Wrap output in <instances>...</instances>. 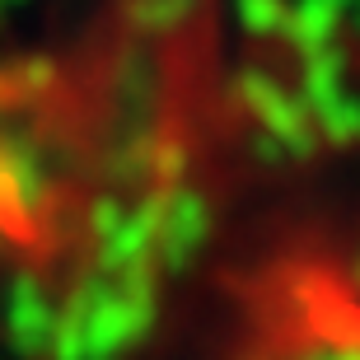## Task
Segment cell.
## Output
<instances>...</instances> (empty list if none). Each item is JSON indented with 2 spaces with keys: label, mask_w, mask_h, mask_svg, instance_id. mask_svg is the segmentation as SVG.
I'll return each mask as SVG.
<instances>
[{
  "label": "cell",
  "mask_w": 360,
  "mask_h": 360,
  "mask_svg": "<svg viewBox=\"0 0 360 360\" xmlns=\"http://www.w3.org/2000/svg\"><path fill=\"white\" fill-rule=\"evenodd\" d=\"M160 225H164V192L141 197H98L89 206V239L98 271L131 276V271H160Z\"/></svg>",
  "instance_id": "6da1fadb"
},
{
  "label": "cell",
  "mask_w": 360,
  "mask_h": 360,
  "mask_svg": "<svg viewBox=\"0 0 360 360\" xmlns=\"http://www.w3.org/2000/svg\"><path fill=\"white\" fill-rule=\"evenodd\" d=\"M56 323H61V304L47 300V285L38 276H10V285L0 290V328L10 337L14 356H47L52 351V337H56Z\"/></svg>",
  "instance_id": "7a4b0ae2"
},
{
  "label": "cell",
  "mask_w": 360,
  "mask_h": 360,
  "mask_svg": "<svg viewBox=\"0 0 360 360\" xmlns=\"http://www.w3.org/2000/svg\"><path fill=\"white\" fill-rule=\"evenodd\" d=\"M211 239V206L197 187L174 183L164 192V225H160V267L164 271H187L197 253Z\"/></svg>",
  "instance_id": "3957f363"
},
{
  "label": "cell",
  "mask_w": 360,
  "mask_h": 360,
  "mask_svg": "<svg viewBox=\"0 0 360 360\" xmlns=\"http://www.w3.org/2000/svg\"><path fill=\"white\" fill-rule=\"evenodd\" d=\"M192 10H197V0H131L127 19L146 38H169V33H178L192 19Z\"/></svg>",
  "instance_id": "277c9868"
},
{
  "label": "cell",
  "mask_w": 360,
  "mask_h": 360,
  "mask_svg": "<svg viewBox=\"0 0 360 360\" xmlns=\"http://www.w3.org/2000/svg\"><path fill=\"white\" fill-rule=\"evenodd\" d=\"M239 5V19L248 33H271L281 24V5L276 0H234Z\"/></svg>",
  "instance_id": "5b68a950"
},
{
  "label": "cell",
  "mask_w": 360,
  "mask_h": 360,
  "mask_svg": "<svg viewBox=\"0 0 360 360\" xmlns=\"http://www.w3.org/2000/svg\"><path fill=\"white\" fill-rule=\"evenodd\" d=\"M0 5H5V10H14V5H28V0H0Z\"/></svg>",
  "instance_id": "8992f818"
},
{
  "label": "cell",
  "mask_w": 360,
  "mask_h": 360,
  "mask_svg": "<svg viewBox=\"0 0 360 360\" xmlns=\"http://www.w3.org/2000/svg\"><path fill=\"white\" fill-rule=\"evenodd\" d=\"M5 94H10V89H5V70H0V98H5Z\"/></svg>",
  "instance_id": "52a82bcc"
},
{
  "label": "cell",
  "mask_w": 360,
  "mask_h": 360,
  "mask_svg": "<svg viewBox=\"0 0 360 360\" xmlns=\"http://www.w3.org/2000/svg\"><path fill=\"white\" fill-rule=\"evenodd\" d=\"M0 19H5V5H0Z\"/></svg>",
  "instance_id": "ba28073f"
}]
</instances>
